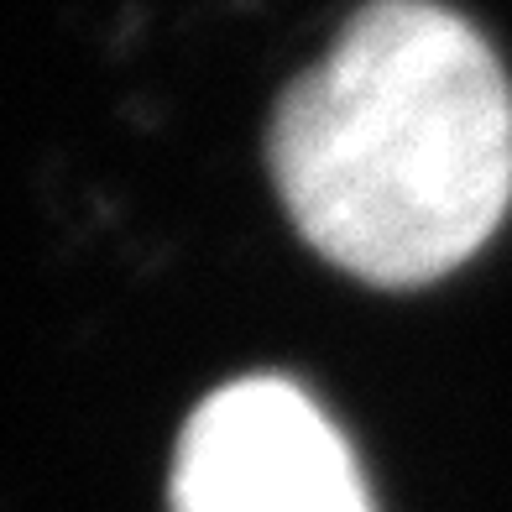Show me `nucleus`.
<instances>
[{
  "mask_svg": "<svg viewBox=\"0 0 512 512\" xmlns=\"http://www.w3.org/2000/svg\"><path fill=\"white\" fill-rule=\"evenodd\" d=\"M173 512H377L340 424L293 377H241L189 413Z\"/></svg>",
  "mask_w": 512,
  "mask_h": 512,
  "instance_id": "nucleus-2",
  "label": "nucleus"
},
{
  "mask_svg": "<svg viewBox=\"0 0 512 512\" xmlns=\"http://www.w3.org/2000/svg\"><path fill=\"white\" fill-rule=\"evenodd\" d=\"M272 183L324 262L434 283L512 209V79L439 0H371L272 115Z\"/></svg>",
  "mask_w": 512,
  "mask_h": 512,
  "instance_id": "nucleus-1",
  "label": "nucleus"
}]
</instances>
